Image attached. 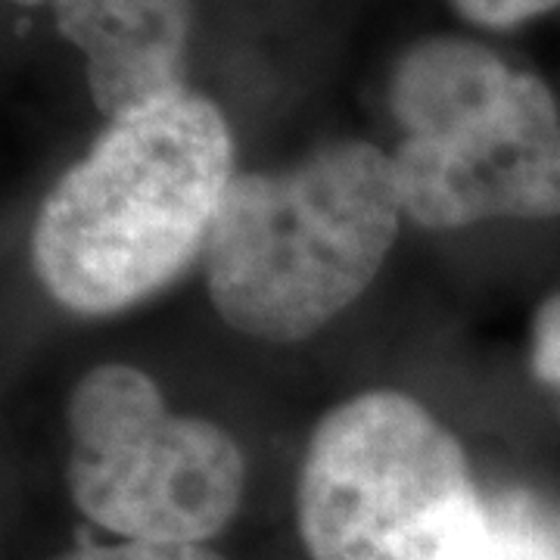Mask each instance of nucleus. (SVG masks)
Listing matches in <instances>:
<instances>
[{
  "instance_id": "7ed1b4c3",
  "label": "nucleus",
  "mask_w": 560,
  "mask_h": 560,
  "mask_svg": "<svg viewBox=\"0 0 560 560\" xmlns=\"http://www.w3.org/2000/svg\"><path fill=\"white\" fill-rule=\"evenodd\" d=\"M405 212L427 228L560 215V113L545 81L467 38H427L389 79Z\"/></svg>"
},
{
  "instance_id": "423d86ee",
  "label": "nucleus",
  "mask_w": 560,
  "mask_h": 560,
  "mask_svg": "<svg viewBox=\"0 0 560 560\" xmlns=\"http://www.w3.org/2000/svg\"><path fill=\"white\" fill-rule=\"evenodd\" d=\"M62 38L84 57L88 88L106 119L184 88L190 0H54Z\"/></svg>"
},
{
  "instance_id": "1a4fd4ad",
  "label": "nucleus",
  "mask_w": 560,
  "mask_h": 560,
  "mask_svg": "<svg viewBox=\"0 0 560 560\" xmlns=\"http://www.w3.org/2000/svg\"><path fill=\"white\" fill-rule=\"evenodd\" d=\"M455 13L482 28H514L558 10L560 0H448Z\"/></svg>"
},
{
  "instance_id": "f03ea898",
  "label": "nucleus",
  "mask_w": 560,
  "mask_h": 560,
  "mask_svg": "<svg viewBox=\"0 0 560 560\" xmlns=\"http://www.w3.org/2000/svg\"><path fill=\"white\" fill-rule=\"evenodd\" d=\"M401 212L396 162L364 140L234 175L202 249L209 296L246 337L302 340L377 278Z\"/></svg>"
},
{
  "instance_id": "20e7f679",
  "label": "nucleus",
  "mask_w": 560,
  "mask_h": 560,
  "mask_svg": "<svg viewBox=\"0 0 560 560\" xmlns=\"http://www.w3.org/2000/svg\"><path fill=\"white\" fill-rule=\"evenodd\" d=\"M300 529L312 560H486L489 501L440 420L381 389L318 423Z\"/></svg>"
},
{
  "instance_id": "9d476101",
  "label": "nucleus",
  "mask_w": 560,
  "mask_h": 560,
  "mask_svg": "<svg viewBox=\"0 0 560 560\" xmlns=\"http://www.w3.org/2000/svg\"><path fill=\"white\" fill-rule=\"evenodd\" d=\"M533 368L541 381L560 389V296H551L533 327Z\"/></svg>"
},
{
  "instance_id": "9b49d317",
  "label": "nucleus",
  "mask_w": 560,
  "mask_h": 560,
  "mask_svg": "<svg viewBox=\"0 0 560 560\" xmlns=\"http://www.w3.org/2000/svg\"><path fill=\"white\" fill-rule=\"evenodd\" d=\"M10 3H20V7H40V3H54V0H10Z\"/></svg>"
},
{
  "instance_id": "0eeeda50",
  "label": "nucleus",
  "mask_w": 560,
  "mask_h": 560,
  "mask_svg": "<svg viewBox=\"0 0 560 560\" xmlns=\"http://www.w3.org/2000/svg\"><path fill=\"white\" fill-rule=\"evenodd\" d=\"M486 560H560V526L533 495L504 492L489 501Z\"/></svg>"
},
{
  "instance_id": "f257e3e1",
  "label": "nucleus",
  "mask_w": 560,
  "mask_h": 560,
  "mask_svg": "<svg viewBox=\"0 0 560 560\" xmlns=\"http://www.w3.org/2000/svg\"><path fill=\"white\" fill-rule=\"evenodd\" d=\"M221 109L187 84L109 119L40 206L32 261L79 315L153 296L202 256L234 180Z\"/></svg>"
},
{
  "instance_id": "6e6552de",
  "label": "nucleus",
  "mask_w": 560,
  "mask_h": 560,
  "mask_svg": "<svg viewBox=\"0 0 560 560\" xmlns=\"http://www.w3.org/2000/svg\"><path fill=\"white\" fill-rule=\"evenodd\" d=\"M57 560H224L202 545H172V541H135L121 545H91L69 551Z\"/></svg>"
},
{
  "instance_id": "39448f33",
  "label": "nucleus",
  "mask_w": 560,
  "mask_h": 560,
  "mask_svg": "<svg viewBox=\"0 0 560 560\" xmlns=\"http://www.w3.org/2000/svg\"><path fill=\"white\" fill-rule=\"evenodd\" d=\"M69 492L91 521L135 541L202 545L237 514L246 464L237 442L178 418L138 368L103 364L69 396Z\"/></svg>"
}]
</instances>
